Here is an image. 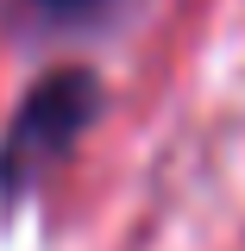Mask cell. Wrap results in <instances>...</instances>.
Masks as SVG:
<instances>
[{"label":"cell","mask_w":245,"mask_h":251,"mask_svg":"<svg viewBox=\"0 0 245 251\" xmlns=\"http://www.w3.org/2000/svg\"><path fill=\"white\" fill-rule=\"evenodd\" d=\"M38 6H51V13H76V6H94V0H38Z\"/></svg>","instance_id":"7a4b0ae2"},{"label":"cell","mask_w":245,"mask_h":251,"mask_svg":"<svg viewBox=\"0 0 245 251\" xmlns=\"http://www.w3.org/2000/svg\"><path fill=\"white\" fill-rule=\"evenodd\" d=\"M101 107V82L88 69H57L19 100V113L0 138V195H26L51 163H57Z\"/></svg>","instance_id":"6da1fadb"}]
</instances>
